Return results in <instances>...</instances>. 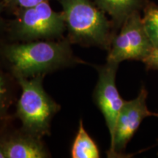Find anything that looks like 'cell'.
Listing matches in <instances>:
<instances>
[{"label":"cell","instance_id":"1","mask_svg":"<svg viewBox=\"0 0 158 158\" xmlns=\"http://www.w3.org/2000/svg\"><path fill=\"white\" fill-rule=\"evenodd\" d=\"M3 55L15 77L44 76L78 62L68 41H29L6 45Z\"/></svg>","mask_w":158,"mask_h":158},{"label":"cell","instance_id":"2","mask_svg":"<svg viewBox=\"0 0 158 158\" xmlns=\"http://www.w3.org/2000/svg\"><path fill=\"white\" fill-rule=\"evenodd\" d=\"M60 3L72 42L109 49L113 37L102 10L91 0H60Z\"/></svg>","mask_w":158,"mask_h":158},{"label":"cell","instance_id":"3","mask_svg":"<svg viewBox=\"0 0 158 158\" xmlns=\"http://www.w3.org/2000/svg\"><path fill=\"white\" fill-rule=\"evenodd\" d=\"M43 76L15 77L22 90L16 115L26 133L38 138L49 133L51 120L60 108L43 89Z\"/></svg>","mask_w":158,"mask_h":158},{"label":"cell","instance_id":"4","mask_svg":"<svg viewBox=\"0 0 158 158\" xmlns=\"http://www.w3.org/2000/svg\"><path fill=\"white\" fill-rule=\"evenodd\" d=\"M65 29L63 13L55 12L48 2H43L20 9L11 31L15 38L29 42L56 38L62 36Z\"/></svg>","mask_w":158,"mask_h":158},{"label":"cell","instance_id":"5","mask_svg":"<svg viewBox=\"0 0 158 158\" xmlns=\"http://www.w3.org/2000/svg\"><path fill=\"white\" fill-rule=\"evenodd\" d=\"M154 48L144 29L142 18L136 11L124 20L119 33L112 39L107 62L119 64L125 60L143 62Z\"/></svg>","mask_w":158,"mask_h":158},{"label":"cell","instance_id":"6","mask_svg":"<svg viewBox=\"0 0 158 158\" xmlns=\"http://www.w3.org/2000/svg\"><path fill=\"white\" fill-rule=\"evenodd\" d=\"M147 96V90L143 86L135 99L124 101L116 122L113 142L110 144L108 157H122L142 121L148 116L155 115L148 109Z\"/></svg>","mask_w":158,"mask_h":158},{"label":"cell","instance_id":"7","mask_svg":"<svg viewBox=\"0 0 158 158\" xmlns=\"http://www.w3.org/2000/svg\"><path fill=\"white\" fill-rule=\"evenodd\" d=\"M118 67V64L110 62L98 67V80L94 92V100L104 116L109 131L110 144L113 142L116 122L124 103L116 84Z\"/></svg>","mask_w":158,"mask_h":158},{"label":"cell","instance_id":"8","mask_svg":"<svg viewBox=\"0 0 158 158\" xmlns=\"http://www.w3.org/2000/svg\"><path fill=\"white\" fill-rule=\"evenodd\" d=\"M6 158H44L48 154L40 138L26 133L0 138Z\"/></svg>","mask_w":158,"mask_h":158},{"label":"cell","instance_id":"9","mask_svg":"<svg viewBox=\"0 0 158 158\" xmlns=\"http://www.w3.org/2000/svg\"><path fill=\"white\" fill-rule=\"evenodd\" d=\"M100 10L108 13L117 23H122L127 18L138 11L142 0H94Z\"/></svg>","mask_w":158,"mask_h":158},{"label":"cell","instance_id":"10","mask_svg":"<svg viewBox=\"0 0 158 158\" xmlns=\"http://www.w3.org/2000/svg\"><path fill=\"white\" fill-rule=\"evenodd\" d=\"M71 157L73 158L100 157L98 146L84 129L81 119L79 121L78 133L71 149Z\"/></svg>","mask_w":158,"mask_h":158},{"label":"cell","instance_id":"11","mask_svg":"<svg viewBox=\"0 0 158 158\" xmlns=\"http://www.w3.org/2000/svg\"><path fill=\"white\" fill-rule=\"evenodd\" d=\"M142 21L154 48H158V6H148L144 11Z\"/></svg>","mask_w":158,"mask_h":158},{"label":"cell","instance_id":"12","mask_svg":"<svg viewBox=\"0 0 158 158\" xmlns=\"http://www.w3.org/2000/svg\"><path fill=\"white\" fill-rule=\"evenodd\" d=\"M10 90L7 78L0 70V118L7 114L10 104Z\"/></svg>","mask_w":158,"mask_h":158},{"label":"cell","instance_id":"13","mask_svg":"<svg viewBox=\"0 0 158 158\" xmlns=\"http://www.w3.org/2000/svg\"><path fill=\"white\" fill-rule=\"evenodd\" d=\"M49 0H6L7 4L19 9L27 8L38 5L43 2H48Z\"/></svg>","mask_w":158,"mask_h":158},{"label":"cell","instance_id":"14","mask_svg":"<svg viewBox=\"0 0 158 158\" xmlns=\"http://www.w3.org/2000/svg\"><path fill=\"white\" fill-rule=\"evenodd\" d=\"M143 62L147 69L158 70V48H154L149 56Z\"/></svg>","mask_w":158,"mask_h":158},{"label":"cell","instance_id":"15","mask_svg":"<svg viewBox=\"0 0 158 158\" xmlns=\"http://www.w3.org/2000/svg\"><path fill=\"white\" fill-rule=\"evenodd\" d=\"M0 158H6L5 152H4V150L1 146V143H0Z\"/></svg>","mask_w":158,"mask_h":158},{"label":"cell","instance_id":"16","mask_svg":"<svg viewBox=\"0 0 158 158\" xmlns=\"http://www.w3.org/2000/svg\"><path fill=\"white\" fill-rule=\"evenodd\" d=\"M2 23V19H1V16H0V25H1Z\"/></svg>","mask_w":158,"mask_h":158},{"label":"cell","instance_id":"17","mask_svg":"<svg viewBox=\"0 0 158 158\" xmlns=\"http://www.w3.org/2000/svg\"><path fill=\"white\" fill-rule=\"evenodd\" d=\"M155 116H157V117H158V114H155Z\"/></svg>","mask_w":158,"mask_h":158}]
</instances>
